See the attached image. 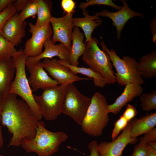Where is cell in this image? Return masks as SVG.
<instances>
[{
  "label": "cell",
  "mask_w": 156,
  "mask_h": 156,
  "mask_svg": "<svg viewBox=\"0 0 156 156\" xmlns=\"http://www.w3.org/2000/svg\"><path fill=\"white\" fill-rule=\"evenodd\" d=\"M27 57L22 49L17 51L12 57L16 68L15 76L10 85L9 93L21 97L40 121L42 117L34 98L26 73L25 63Z\"/></svg>",
  "instance_id": "cell-3"
},
{
  "label": "cell",
  "mask_w": 156,
  "mask_h": 156,
  "mask_svg": "<svg viewBox=\"0 0 156 156\" xmlns=\"http://www.w3.org/2000/svg\"><path fill=\"white\" fill-rule=\"evenodd\" d=\"M132 120L129 121L120 135L111 142H103L98 145L100 156H121L128 144H135L138 139L130 136Z\"/></svg>",
  "instance_id": "cell-11"
},
{
  "label": "cell",
  "mask_w": 156,
  "mask_h": 156,
  "mask_svg": "<svg viewBox=\"0 0 156 156\" xmlns=\"http://www.w3.org/2000/svg\"><path fill=\"white\" fill-rule=\"evenodd\" d=\"M82 13L84 17L73 18L72 23L74 27H80L83 30L86 38L85 44L91 40L93 30L101 25L102 20L96 15H90L86 10L83 11Z\"/></svg>",
  "instance_id": "cell-19"
},
{
  "label": "cell",
  "mask_w": 156,
  "mask_h": 156,
  "mask_svg": "<svg viewBox=\"0 0 156 156\" xmlns=\"http://www.w3.org/2000/svg\"><path fill=\"white\" fill-rule=\"evenodd\" d=\"M148 144L151 148L156 150V142L153 141L147 143Z\"/></svg>",
  "instance_id": "cell-41"
},
{
  "label": "cell",
  "mask_w": 156,
  "mask_h": 156,
  "mask_svg": "<svg viewBox=\"0 0 156 156\" xmlns=\"http://www.w3.org/2000/svg\"><path fill=\"white\" fill-rule=\"evenodd\" d=\"M98 43L97 39L93 37L85 44L82 60L90 68L101 75L107 84L114 83L116 82L115 73L110 58L105 51L100 49Z\"/></svg>",
  "instance_id": "cell-5"
},
{
  "label": "cell",
  "mask_w": 156,
  "mask_h": 156,
  "mask_svg": "<svg viewBox=\"0 0 156 156\" xmlns=\"http://www.w3.org/2000/svg\"><path fill=\"white\" fill-rule=\"evenodd\" d=\"M29 31L31 37L26 42L24 53L28 57H36L41 54L42 48L46 41L51 39L53 35V30L50 23L45 26L37 28L31 22L28 23Z\"/></svg>",
  "instance_id": "cell-9"
},
{
  "label": "cell",
  "mask_w": 156,
  "mask_h": 156,
  "mask_svg": "<svg viewBox=\"0 0 156 156\" xmlns=\"http://www.w3.org/2000/svg\"><path fill=\"white\" fill-rule=\"evenodd\" d=\"M1 121V116L0 111V124ZM3 144V140L2 133L1 127L0 125V148L2 146Z\"/></svg>",
  "instance_id": "cell-40"
},
{
  "label": "cell",
  "mask_w": 156,
  "mask_h": 156,
  "mask_svg": "<svg viewBox=\"0 0 156 156\" xmlns=\"http://www.w3.org/2000/svg\"><path fill=\"white\" fill-rule=\"evenodd\" d=\"M151 32L152 34V39L153 43L156 44V17H155L151 21L150 25Z\"/></svg>",
  "instance_id": "cell-37"
},
{
  "label": "cell",
  "mask_w": 156,
  "mask_h": 156,
  "mask_svg": "<svg viewBox=\"0 0 156 156\" xmlns=\"http://www.w3.org/2000/svg\"><path fill=\"white\" fill-rule=\"evenodd\" d=\"M95 5L109 6L118 10H120L122 6L117 5L112 0H90L85 2H81L79 5V8L83 11L85 10L87 7Z\"/></svg>",
  "instance_id": "cell-28"
},
{
  "label": "cell",
  "mask_w": 156,
  "mask_h": 156,
  "mask_svg": "<svg viewBox=\"0 0 156 156\" xmlns=\"http://www.w3.org/2000/svg\"><path fill=\"white\" fill-rule=\"evenodd\" d=\"M156 125V112L147 113L139 118H135L132 120L130 136L137 138L155 127Z\"/></svg>",
  "instance_id": "cell-20"
},
{
  "label": "cell",
  "mask_w": 156,
  "mask_h": 156,
  "mask_svg": "<svg viewBox=\"0 0 156 156\" xmlns=\"http://www.w3.org/2000/svg\"><path fill=\"white\" fill-rule=\"evenodd\" d=\"M120 1L123 3V6L117 12H111L105 10L99 12L94 13L95 15L99 16L107 17L112 20L113 25L117 29L118 39L120 38L122 30L129 20L135 16L144 17L143 14L131 10L129 7L126 0H121Z\"/></svg>",
  "instance_id": "cell-14"
},
{
  "label": "cell",
  "mask_w": 156,
  "mask_h": 156,
  "mask_svg": "<svg viewBox=\"0 0 156 156\" xmlns=\"http://www.w3.org/2000/svg\"><path fill=\"white\" fill-rule=\"evenodd\" d=\"M56 62L68 68L73 74L76 75L79 73L93 79L94 84L99 87H103L107 82L100 74L94 71L90 68L79 67L71 65L69 62L55 59Z\"/></svg>",
  "instance_id": "cell-23"
},
{
  "label": "cell",
  "mask_w": 156,
  "mask_h": 156,
  "mask_svg": "<svg viewBox=\"0 0 156 156\" xmlns=\"http://www.w3.org/2000/svg\"><path fill=\"white\" fill-rule=\"evenodd\" d=\"M0 156H3V155H0Z\"/></svg>",
  "instance_id": "cell-42"
},
{
  "label": "cell",
  "mask_w": 156,
  "mask_h": 156,
  "mask_svg": "<svg viewBox=\"0 0 156 156\" xmlns=\"http://www.w3.org/2000/svg\"><path fill=\"white\" fill-rule=\"evenodd\" d=\"M146 156H156V150L147 144V151Z\"/></svg>",
  "instance_id": "cell-39"
},
{
  "label": "cell",
  "mask_w": 156,
  "mask_h": 156,
  "mask_svg": "<svg viewBox=\"0 0 156 156\" xmlns=\"http://www.w3.org/2000/svg\"><path fill=\"white\" fill-rule=\"evenodd\" d=\"M32 0H17L13 2L12 5L16 10L17 13H19L20 11L23 10L26 6Z\"/></svg>",
  "instance_id": "cell-35"
},
{
  "label": "cell",
  "mask_w": 156,
  "mask_h": 156,
  "mask_svg": "<svg viewBox=\"0 0 156 156\" xmlns=\"http://www.w3.org/2000/svg\"><path fill=\"white\" fill-rule=\"evenodd\" d=\"M42 66L52 78L60 85H67L75 81L91 79L82 78L70 72L67 67L61 65L56 61L55 59H44L42 62Z\"/></svg>",
  "instance_id": "cell-13"
},
{
  "label": "cell",
  "mask_w": 156,
  "mask_h": 156,
  "mask_svg": "<svg viewBox=\"0 0 156 156\" xmlns=\"http://www.w3.org/2000/svg\"><path fill=\"white\" fill-rule=\"evenodd\" d=\"M25 65L30 73L28 79L32 92L40 89L44 90L60 84L48 75L40 60L32 62L26 60Z\"/></svg>",
  "instance_id": "cell-12"
},
{
  "label": "cell",
  "mask_w": 156,
  "mask_h": 156,
  "mask_svg": "<svg viewBox=\"0 0 156 156\" xmlns=\"http://www.w3.org/2000/svg\"><path fill=\"white\" fill-rule=\"evenodd\" d=\"M15 47L12 43L0 35V56L12 57L17 51Z\"/></svg>",
  "instance_id": "cell-27"
},
{
  "label": "cell",
  "mask_w": 156,
  "mask_h": 156,
  "mask_svg": "<svg viewBox=\"0 0 156 156\" xmlns=\"http://www.w3.org/2000/svg\"><path fill=\"white\" fill-rule=\"evenodd\" d=\"M19 13H16L6 21L0 33V35L15 46L21 42L25 36L27 25L25 21L23 22L20 20Z\"/></svg>",
  "instance_id": "cell-15"
},
{
  "label": "cell",
  "mask_w": 156,
  "mask_h": 156,
  "mask_svg": "<svg viewBox=\"0 0 156 156\" xmlns=\"http://www.w3.org/2000/svg\"><path fill=\"white\" fill-rule=\"evenodd\" d=\"M61 5L64 12L67 14L74 13L75 3L72 0H62Z\"/></svg>",
  "instance_id": "cell-34"
},
{
  "label": "cell",
  "mask_w": 156,
  "mask_h": 156,
  "mask_svg": "<svg viewBox=\"0 0 156 156\" xmlns=\"http://www.w3.org/2000/svg\"><path fill=\"white\" fill-rule=\"evenodd\" d=\"M44 47V51L40 55L36 57H28L27 60L32 62L43 59H51L54 57H57L59 60L69 62L70 52L63 44L60 43L55 44L49 39L46 41Z\"/></svg>",
  "instance_id": "cell-18"
},
{
  "label": "cell",
  "mask_w": 156,
  "mask_h": 156,
  "mask_svg": "<svg viewBox=\"0 0 156 156\" xmlns=\"http://www.w3.org/2000/svg\"><path fill=\"white\" fill-rule=\"evenodd\" d=\"M74 13L66 14L64 16L56 18L53 16L50 20L53 30L51 38L55 44L58 41L64 44L70 52L71 48L73 30L74 26L72 23Z\"/></svg>",
  "instance_id": "cell-10"
},
{
  "label": "cell",
  "mask_w": 156,
  "mask_h": 156,
  "mask_svg": "<svg viewBox=\"0 0 156 156\" xmlns=\"http://www.w3.org/2000/svg\"><path fill=\"white\" fill-rule=\"evenodd\" d=\"M38 4L37 18L34 24L37 28L42 27L50 23L53 2L49 0H36Z\"/></svg>",
  "instance_id": "cell-24"
},
{
  "label": "cell",
  "mask_w": 156,
  "mask_h": 156,
  "mask_svg": "<svg viewBox=\"0 0 156 156\" xmlns=\"http://www.w3.org/2000/svg\"><path fill=\"white\" fill-rule=\"evenodd\" d=\"M16 1L15 0H0V13Z\"/></svg>",
  "instance_id": "cell-38"
},
{
  "label": "cell",
  "mask_w": 156,
  "mask_h": 156,
  "mask_svg": "<svg viewBox=\"0 0 156 156\" xmlns=\"http://www.w3.org/2000/svg\"><path fill=\"white\" fill-rule=\"evenodd\" d=\"M100 44L102 50L108 54L112 65L115 68L116 73L115 74L116 81L121 86L129 83H134L140 85L144 83L142 77L136 69L138 62L133 58L128 56L120 58L113 49L109 50L101 36Z\"/></svg>",
  "instance_id": "cell-6"
},
{
  "label": "cell",
  "mask_w": 156,
  "mask_h": 156,
  "mask_svg": "<svg viewBox=\"0 0 156 156\" xmlns=\"http://www.w3.org/2000/svg\"><path fill=\"white\" fill-rule=\"evenodd\" d=\"M67 85H60L43 90L42 94L34 97L42 117L52 121L62 113V103Z\"/></svg>",
  "instance_id": "cell-7"
},
{
  "label": "cell",
  "mask_w": 156,
  "mask_h": 156,
  "mask_svg": "<svg viewBox=\"0 0 156 156\" xmlns=\"http://www.w3.org/2000/svg\"><path fill=\"white\" fill-rule=\"evenodd\" d=\"M143 136L141 137L139 142L146 143L156 141V128L154 127L145 133Z\"/></svg>",
  "instance_id": "cell-32"
},
{
  "label": "cell",
  "mask_w": 156,
  "mask_h": 156,
  "mask_svg": "<svg viewBox=\"0 0 156 156\" xmlns=\"http://www.w3.org/2000/svg\"><path fill=\"white\" fill-rule=\"evenodd\" d=\"M147 144L140 142L135 146L132 153L130 156H146Z\"/></svg>",
  "instance_id": "cell-31"
},
{
  "label": "cell",
  "mask_w": 156,
  "mask_h": 156,
  "mask_svg": "<svg viewBox=\"0 0 156 156\" xmlns=\"http://www.w3.org/2000/svg\"><path fill=\"white\" fill-rule=\"evenodd\" d=\"M68 138L62 131L53 132L47 129L44 122L40 120L35 137L23 142L20 146L28 153H34L38 156H51Z\"/></svg>",
  "instance_id": "cell-2"
},
{
  "label": "cell",
  "mask_w": 156,
  "mask_h": 156,
  "mask_svg": "<svg viewBox=\"0 0 156 156\" xmlns=\"http://www.w3.org/2000/svg\"><path fill=\"white\" fill-rule=\"evenodd\" d=\"M129 122L122 115L116 121L112 134V141L116 138L120 132L125 128Z\"/></svg>",
  "instance_id": "cell-30"
},
{
  "label": "cell",
  "mask_w": 156,
  "mask_h": 156,
  "mask_svg": "<svg viewBox=\"0 0 156 156\" xmlns=\"http://www.w3.org/2000/svg\"><path fill=\"white\" fill-rule=\"evenodd\" d=\"M91 98L81 93L73 84L67 87L62 107V113L71 118L81 125L90 104Z\"/></svg>",
  "instance_id": "cell-8"
},
{
  "label": "cell",
  "mask_w": 156,
  "mask_h": 156,
  "mask_svg": "<svg viewBox=\"0 0 156 156\" xmlns=\"http://www.w3.org/2000/svg\"><path fill=\"white\" fill-rule=\"evenodd\" d=\"M98 143L93 141L90 143L88 145L90 151V155L88 156H100L98 149Z\"/></svg>",
  "instance_id": "cell-36"
},
{
  "label": "cell",
  "mask_w": 156,
  "mask_h": 156,
  "mask_svg": "<svg viewBox=\"0 0 156 156\" xmlns=\"http://www.w3.org/2000/svg\"><path fill=\"white\" fill-rule=\"evenodd\" d=\"M38 4L36 0H32L19 13V17L20 20L24 21L29 17L34 18L37 14Z\"/></svg>",
  "instance_id": "cell-26"
},
{
  "label": "cell",
  "mask_w": 156,
  "mask_h": 156,
  "mask_svg": "<svg viewBox=\"0 0 156 156\" xmlns=\"http://www.w3.org/2000/svg\"><path fill=\"white\" fill-rule=\"evenodd\" d=\"M16 13V10L11 4L0 13V33L6 21Z\"/></svg>",
  "instance_id": "cell-29"
},
{
  "label": "cell",
  "mask_w": 156,
  "mask_h": 156,
  "mask_svg": "<svg viewBox=\"0 0 156 156\" xmlns=\"http://www.w3.org/2000/svg\"><path fill=\"white\" fill-rule=\"evenodd\" d=\"M17 95L9 93L0 99L1 122L12 136L8 146H18L34 138L38 121L29 105Z\"/></svg>",
  "instance_id": "cell-1"
},
{
  "label": "cell",
  "mask_w": 156,
  "mask_h": 156,
  "mask_svg": "<svg viewBox=\"0 0 156 156\" xmlns=\"http://www.w3.org/2000/svg\"><path fill=\"white\" fill-rule=\"evenodd\" d=\"M15 72L12 57L0 56V99L9 93L10 86Z\"/></svg>",
  "instance_id": "cell-16"
},
{
  "label": "cell",
  "mask_w": 156,
  "mask_h": 156,
  "mask_svg": "<svg viewBox=\"0 0 156 156\" xmlns=\"http://www.w3.org/2000/svg\"><path fill=\"white\" fill-rule=\"evenodd\" d=\"M136 69L142 77L151 78L156 77V51L144 55L138 62Z\"/></svg>",
  "instance_id": "cell-22"
},
{
  "label": "cell",
  "mask_w": 156,
  "mask_h": 156,
  "mask_svg": "<svg viewBox=\"0 0 156 156\" xmlns=\"http://www.w3.org/2000/svg\"><path fill=\"white\" fill-rule=\"evenodd\" d=\"M81 125L83 131L94 137L99 136L108 123V104L105 96L95 92Z\"/></svg>",
  "instance_id": "cell-4"
},
{
  "label": "cell",
  "mask_w": 156,
  "mask_h": 156,
  "mask_svg": "<svg viewBox=\"0 0 156 156\" xmlns=\"http://www.w3.org/2000/svg\"><path fill=\"white\" fill-rule=\"evenodd\" d=\"M83 34L80 31L79 27H74L69 61L71 65L78 66L79 65V58L83 54L85 49L86 45L83 42Z\"/></svg>",
  "instance_id": "cell-21"
},
{
  "label": "cell",
  "mask_w": 156,
  "mask_h": 156,
  "mask_svg": "<svg viewBox=\"0 0 156 156\" xmlns=\"http://www.w3.org/2000/svg\"><path fill=\"white\" fill-rule=\"evenodd\" d=\"M138 114L136 109L133 105L128 104L126 109L122 115L129 122L132 120Z\"/></svg>",
  "instance_id": "cell-33"
},
{
  "label": "cell",
  "mask_w": 156,
  "mask_h": 156,
  "mask_svg": "<svg viewBox=\"0 0 156 156\" xmlns=\"http://www.w3.org/2000/svg\"><path fill=\"white\" fill-rule=\"evenodd\" d=\"M122 94L115 102L108 105L109 113L114 115L118 114L127 103L131 101L135 97L140 96L143 88L140 85L134 83H129L125 85Z\"/></svg>",
  "instance_id": "cell-17"
},
{
  "label": "cell",
  "mask_w": 156,
  "mask_h": 156,
  "mask_svg": "<svg viewBox=\"0 0 156 156\" xmlns=\"http://www.w3.org/2000/svg\"><path fill=\"white\" fill-rule=\"evenodd\" d=\"M140 100L142 109L149 112L156 109V90L148 94H143L141 96Z\"/></svg>",
  "instance_id": "cell-25"
}]
</instances>
